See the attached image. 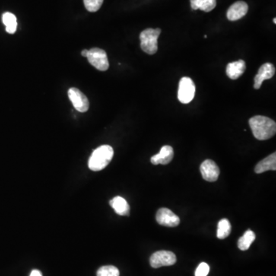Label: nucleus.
<instances>
[{
  "mask_svg": "<svg viewBox=\"0 0 276 276\" xmlns=\"http://www.w3.org/2000/svg\"><path fill=\"white\" fill-rule=\"evenodd\" d=\"M195 90V84L193 80L188 77H183L179 81L178 99L181 103H190L194 99Z\"/></svg>",
  "mask_w": 276,
  "mask_h": 276,
  "instance_id": "5",
  "label": "nucleus"
},
{
  "mask_svg": "<svg viewBox=\"0 0 276 276\" xmlns=\"http://www.w3.org/2000/svg\"><path fill=\"white\" fill-rule=\"evenodd\" d=\"M113 157L114 150L111 146H101L92 153L88 161L89 169L100 171L109 164Z\"/></svg>",
  "mask_w": 276,
  "mask_h": 276,
  "instance_id": "2",
  "label": "nucleus"
},
{
  "mask_svg": "<svg viewBox=\"0 0 276 276\" xmlns=\"http://www.w3.org/2000/svg\"><path fill=\"white\" fill-rule=\"evenodd\" d=\"M97 276H120V271L113 265H105L98 270Z\"/></svg>",
  "mask_w": 276,
  "mask_h": 276,
  "instance_id": "20",
  "label": "nucleus"
},
{
  "mask_svg": "<svg viewBox=\"0 0 276 276\" xmlns=\"http://www.w3.org/2000/svg\"><path fill=\"white\" fill-rule=\"evenodd\" d=\"M246 65L243 60L229 63L226 66V74L230 79L236 80L245 72Z\"/></svg>",
  "mask_w": 276,
  "mask_h": 276,
  "instance_id": "13",
  "label": "nucleus"
},
{
  "mask_svg": "<svg viewBox=\"0 0 276 276\" xmlns=\"http://www.w3.org/2000/svg\"><path fill=\"white\" fill-rule=\"evenodd\" d=\"M249 124L254 137L259 141L269 139L275 134L276 124L271 118L257 115L249 119Z\"/></svg>",
  "mask_w": 276,
  "mask_h": 276,
  "instance_id": "1",
  "label": "nucleus"
},
{
  "mask_svg": "<svg viewBox=\"0 0 276 276\" xmlns=\"http://www.w3.org/2000/svg\"><path fill=\"white\" fill-rule=\"evenodd\" d=\"M110 205L115 210V213L120 216H128L130 207L125 199L121 197H115L110 201Z\"/></svg>",
  "mask_w": 276,
  "mask_h": 276,
  "instance_id": "15",
  "label": "nucleus"
},
{
  "mask_svg": "<svg viewBox=\"0 0 276 276\" xmlns=\"http://www.w3.org/2000/svg\"><path fill=\"white\" fill-rule=\"evenodd\" d=\"M276 170V154L271 153L268 157H265L262 161L258 162L255 167L256 173H262L268 170Z\"/></svg>",
  "mask_w": 276,
  "mask_h": 276,
  "instance_id": "14",
  "label": "nucleus"
},
{
  "mask_svg": "<svg viewBox=\"0 0 276 276\" xmlns=\"http://www.w3.org/2000/svg\"><path fill=\"white\" fill-rule=\"evenodd\" d=\"M88 51L89 50H87V49H84V50H83L82 52H81V55L87 58V55H88Z\"/></svg>",
  "mask_w": 276,
  "mask_h": 276,
  "instance_id": "24",
  "label": "nucleus"
},
{
  "mask_svg": "<svg viewBox=\"0 0 276 276\" xmlns=\"http://www.w3.org/2000/svg\"><path fill=\"white\" fill-rule=\"evenodd\" d=\"M3 23L6 26V30L10 34H14L17 29V17L11 13H5L3 15Z\"/></svg>",
  "mask_w": 276,
  "mask_h": 276,
  "instance_id": "17",
  "label": "nucleus"
},
{
  "mask_svg": "<svg viewBox=\"0 0 276 276\" xmlns=\"http://www.w3.org/2000/svg\"><path fill=\"white\" fill-rule=\"evenodd\" d=\"M210 272V266L206 262H202L197 267L195 271V276H207Z\"/></svg>",
  "mask_w": 276,
  "mask_h": 276,
  "instance_id": "22",
  "label": "nucleus"
},
{
  "mask_svg": "<svg viewBox=\"0 0 276 276\" xmlns=\"http://www.w3.org/2000/svg\"><path fill=\"white\" fill-rule=\"evenodd\" d=\"M87 60L89 63L99 71H105L109 69V62L106 52L99 48H93L88 51Z\"/></svg>",
  "mask_w": 276,
  "mask_h": 276,
  "instance_id": "4",
  "label": "nucleus"
},
{
  "mask_svg": "<svg viewBox=\"0 0 276 276\" xmlns=\"http://www.w3.org/2000/svg\"><path fill=\"white\" fill-rule=\"evenodd\" d=\"M231 224L227 219L220 220L217 226V238L220 239H226L231 233Z\"/></svg>",
  "mask_w": 276,
  "mask_h": 276,
  "instance_id": "19",
  "label": "nucleus"
},
{
  "mask_svg": "<svg viewBox=\"0 0 276 276\" xmlns=\"http://www.w3.org/2000/svg\"><path fill=\"white\" fill-rule=\"evenodd\" d=\"M176 262V255L170 251H158L154 252L150 258V265L154 268L170 266L174 265Z\"/></svg>",
  "mask_w": 276,
  "mask_h": 276,
  "instance_id": "6",
  "label": "nucleus"
},
{
  "mask_svg": "<svg viewBox=\"0 0 276 276\" xmlns=\"http://www.w3.org/2000/svg\"><path fill=\"white\" fill-rule=\"evenodd\" d=\"M104 0H84V7L87 11L95 13L99 10L103 4Z\"/></svg>",
  "mask_w": 276,
  "mask_h": 276,
  "instance_id": "21",
  "label": "nucleus"
},
{
  "mask_svg": "<svg viewBox=\"0 0 276 276\" xmlns=\"http://www.w3.org/2000/svg\"><path fill=\"white\" fill-rule=\"evenodd\" d=\"M255 239V233L249 229L244 233L242 237L239 238V241H238V247L242 251L248 250Z\"/></svg>",
  "mask_w": 276,
  "mask_h": 276,
  "instance_id": "18",
  "label": "nucleus"
},
{
  "mask_svg": "<svg viewBox=\"0 0 276 276\" xmlns=\"http://www.w3.org/2000/svg\"><path fill=\"white\" fill-rule=\"evenodd\" d=\"M275 68L271 63H265L260 67L254 78V88L259 89L265 80L270 79L274 76Z\"/></svg>",
  "mask_w": 276,
  "mask_h": 276,
  "instance_id": "10",
  "label": "nucleus"
},
{
  "mask_svg": "<svg viewBox=\"0 0 276 276\" xmlns=\"http://www.w3.org/2000/svg\"><path fill=\"white\" fill-rule=\"evenodd\" d=\"M156 220L159 224L166 227H176L180 223L179 217L167 208H160L157 211Z\"/></svg>",
  "mask_w": 276,
  "mask_h": 276,
  "instance_id": "8",
  "label": "nucleus"
},
{
  "mask_svg": "<svg viewBox=\"0 0 276 276\" xmlns=\"http://www.w3.org/2000/svg\"><path fill=\"white\" fill-rule=\"evenodd\" d=\"M273 22H274V24H275V23H276L275 18H274V20H273Z\"/></svg>",
  "mask_w": 276,
  "mask_h": 276,
  "instance_id": "25",
  "label": "nucleus"
},
{
  "mask_svg": "<svg viewBox=\"0 0 276 276\" xmlns=\"http://www.w3.org/2000/svg\"><path fill=\"white\" fill-rule=\"evenodd\" d=\"M173 156H174V151L173 147L169 145L163 146L160 149V153L150 158V161L153 165H166L171 162Z\"/></svg>",
  "mask_w": 276,
  "mask_h": 276,
  "instance_id": "12",
  "label": "nucleus"
},
{
  "mask_svg": "<svg viewBox=\"0 0 276 276\" xmlns=\"http://www.w3.org/2000/svg\"><path fill=\"white\" fill-rule=\"evenodd\" d=\"M249 10L246 3L238 1L229 7L227 11V18L230 21H236L245 17Z\"/></svg>",
  "mask_w": 276,
  "mask_h": 276,
  "instance_id": "11",
  "label": "nucleus"
},
{
  "mask_svg": "<svg viewBox=\"0 0 276 276\" xmlns=\"http://www.w3.org/2000/svg\"><path fill=\"white\" fill-rule=\"evenodd\" d=\"M29 276H42V273L39 271V270H33L31 272L30 275Z\"/></svg>",
  "mask_w": 276,
  "mask_h": 276,
  "instance_id": "23",
  "label": "nucleus"
},
{
  "mask_svg": "<svg viewBox=\"0 0 276 276\" xmlns=\"http://www.w3.org/2000/svg\"><path fill=\"white\" fill-rule=\"evenodd\" d=\"M201 174L205 180L214 182L220 176V168L212 160H206L201 166Z\"/></svg>",
  "mask_w": 276,
  "mask_h": 276,
  "instance_id": "9",
  "label": "nucleus"
},
{
  "mask_svg": "<svg viewBox=\"0 0 276 276\" xmlns=\"http://www.w3.org/2000/svg\"><path fill=\"white\" fill-rule=\"evenodd\" d=\"M68 98L75 110L79 112H86L88 110V99L79 89L71 87L68 90Z\"/></svg>",
  "mask_w": 276,
  "mask_h": 276,
  "instance_id": "7",
  "label": "nucleus"
},
{
  "mask_svg": "<svg viewBox=\"0 0 276 276\" xmlns=\"http://www.w3.org/2000/svg\"><path fill=\"white\" fill-rule=\"evenodd\" d=\"M161 33L160 29H147L140 35L141 48L145 53L154 55L158 50L157 39Z\"/></svg>",
  "mask_w": 276,
  "mask_h": 276,
  "instance_id": "3",
  "label": "nucleus"
},
{
  "mask_svg": "<svg viewBox=\"0 0 276 276\" xmlns=\"http://www.w3.org/2000/svg\"><path fill=\"white\" fill-rule=\"evenodd\" d=\"M191 8L209 13L217 6V0H191Z\"/></svg>",
  "mask_w": 276,
  "mask_h": 276,
  "instance_id": "16",
  "label": "nucleus"
}]
</instances>
